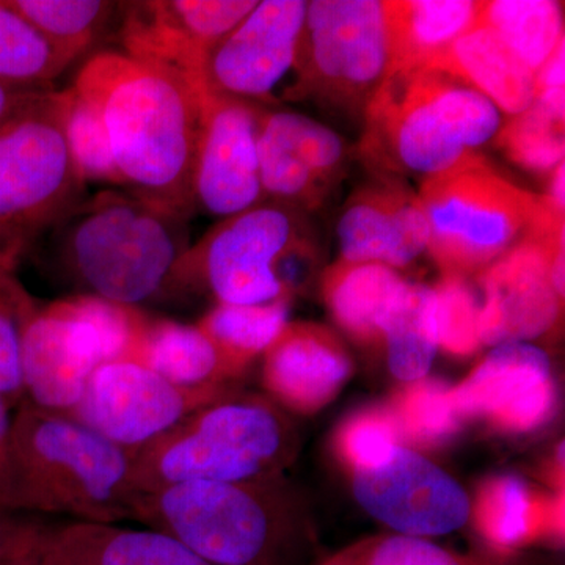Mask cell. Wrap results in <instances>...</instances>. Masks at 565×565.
<instances>
[{
  "instance_id": "1",
  "label": "cell",
  "mask_w": 565,
  "mask_h": 565,
  "mask_svg": "<svg viewBox=\"0 0 565 565\" xmlns=\"http://www.w3.org/2000/svg\"><path fill=\"white\" fill-rule=\"evenodd\" d=\"M98 111L125 191L192 217L204 90L125 52H102L73 85Z\"/></svg>"
},
{
  "instance_id": "2",
  "label": "cell",
  "mask_w": 565,
  "mask_h": 565,
  "mask_svg": "<svg viewBox=\"0 0 565 565\" xmlns=\"http://www.w3.org/2000/svg\"><path fill=\"white\" fill-rule=\"evenodd\" d=\"M131 520L172 535L215 565L321 563L307 508L285 476L140 493Z\"/></svg>"
},
{
  "instance_id": "3",
  "label": "cell",
  "mask_w": 565,
  "mask_h": 565,
  "mask_svg": "<svg viewBox=\"0 0 565 565\" xmlns=\"http://www.w3.org/2000/svg\"><path fill=\"white\" fill-rule=\"evenodd\" d=\"M189 221L131 192L106 189L85 196L39 247L46 245L55 269L84 296L139 308L162 296L191 245Z\"/></svg>"
},
{
  "instance_id": "4",
  "label": "cell",
  "mask_w": 565,
  "mask_h": 565,
  "mask_svg": "<svg viewBox=\"0 0 565 565\" xmlns=\"http://www.w3.org/2000/svg\"><path fill=\"white\" fill-rule=\"evenodd\" d=\"M503 115L444 71L394 70L363 114L360 161L377 178L426 180L493 141Z\"/></svg>"
},
{
  "instance_id": "5",
  "label": "cell",
  "mask_w": 565,
  "mask_h": 565,
  "mask_svg": "<svg viewBox=\"0 0 565 565\" xmlns=\"http://www.w3.org/2000/svg\"><path fill=\"white\" fill-rule=\"evenodd\" d=\"M299 448L292 416L266 394L237 386L132 452L134 490L140 494L188 482L278 478Z\"/></svg>"
},
{
  "instance_id": "6",
  "label": "cell",
  "mask_w": 565,
  "mask_h": 565,
  "mask_svg": "<svg viewBox=\"0 0 565 565\" xmlns=\"http://www.w3.org/2000/svg\"><path fill=\"white\" fill-rule=\"evenodd\" d=\"M13 476L17 511L106 525L132 519V452L28 401L14 408Z\"/></svg>"
},
{
  "instance_id": "7",
  "label": "cell",
  "mask_w": 565,
  "mask_h": 565,
  "mask_svg": "<svg viewBox=\"0 0 565 565\" xmlns=\"http://www.w3.org/2000/svg\"><path fill=\"white\" fill-rule=\"evenodd\" d=\"M427 252L444 275L484 273L530 239L564 230V214L546 196L520 188L481 152L422 181Z\"/></svg>"
},
{
  "instance_id": "8",
  "label": "cell",
  "mask_w": 565,
  "mask_h": 565,
  "mask_svg": "<svg viewBox=\"0 0 565 565\" xmlns=\"http://www.w3.org/2000/svg\"><path fill=\"white\" fill-rule=\"evenodd\" d=\"M70 88L36 92L0 121V266L17 273L85 199L65 132Z\"/></svg>"
},
{
  "instance_id": "9",
  "label": "cell",
  "mask_w": 565,
  "mask_h": 565,
  "mask_svg": "<svg viewBox=\"0 0 565 565\" xmlns=\"http://www.w3.org/2000/svg\"><path fill=\"white\" fill-rule=\"evenodd\" d=\"M148 316L93 296L41 303L22 333L24 401L70 414L103 363L128 360Z\"/></svg>"
},
{
  "instance_id": "10",
  "label": "cell",
  "mask_w": 565,
  "mask_h": 565,
  "mask_svg": "<svg viewBox=\"0 0 565 565\" xmlns=\"http://www.w3.org/2000/svg\"><path fill=\"white\" fill-rule=\"evenodd\" d=\"M315 239L305 212L264 202L222 218L173 267L162 296L206 292L217 303L291 300L277 280L281 259Z\"/></svg>"
},
{
  "instance_id": "11",
  "label": "cell",
  "mask_w": 565,
  "mask_h": 565,
  "mask_svg": "<svg viewBox=\"0 0 565 565\" xmlns=\"http://www.w3.org/2000/svg\"><path fill=\"white\" fill-rule=\"evenodd\" d=\"M392 71L385 2H308L294 102L315 99L363 120L367 103Z\"/></svg>"
},
{
  "instance_id": "12",
  "label": "cell",
  "mask_w": 565,
  "mask_h": 565,
  "mask_svg": "<svg viewBox=\"0 0 565 565\" xmlns=\"http://www.w3.org/2000/svg\"><path fill=\"white\" fill-rule=\"evenodd\" d=\"M307 9L303 0L258 2L207 55L203 90L266 109L294 102Z\"/></svg>"
},
{
  "instance_id": "13",
  "label": "cell",
  "mask_w": 565,
  "mask_h": 565,
  "mask_svg": "<svg viewBox=\"0 0 565 565\" xmlns=\"http://www.w3.org/2000/svg\"><path fill=\"white\" fill-rule=\"evenodd\" d=\"M241 384L185 388L132 360L96 367L79 403L66 414L128 451H139L203 405Z\"/></svg>"
},
{
  "instance_id": "14",
  "label": "cell",
  "mask_w": 565,
  "mask_h": 565,
  "mask_svg": "<svg viewBox=\"0 0 565 565\" xmlns=\"http://www.w3.org/2000/svg\"><path fill=\"white\" fill-rule=\"evenodd\" d=\"M352 493L367 515L412 537L456 533L470 523L473 509L457 479L407 445L379 467L352 471Z\"/></svg>"
},
{
  "instance_id": "15",
  "label": "cell",
  "mask_w": 565,
  "mask_h": 565,
  "mask_svg": "<svg viewBox=\"0 0 565 565\" xmlns=\"http://www.w3.org/2000/svg\"><path fill=\"white\" fill-rule=\"evenodd\" d=\"M264 109L204 92L193 167V212L222 221L266 202L258 159Z\"/></svg>"
},
{
  "instance_id": "16",
  "label": "cell",
  "mask_w": 565,
  "mask_h": 565,
  "mask_svg": "<svg viewBox=\"0 0 565 565\" xmlns=\"http://www.w3.org/2000/svg\"><path fill=\"white\" fill-rule=\"evenodd\" d=\"M256 6V0L121 3L122 52L202 87L207 55Z\"/></svg>"
},
{
  "instance_id": "17",
  "label": "cell",
  "mask_w": 565,
  "mask_h": 565,
  "mask_svg": "<svg viewBox=\"0 0 565 565\" xmlns=\"http://www.w3.org/2000/svg\"><path fill=\"white\" fill-rule=\"evenodd\" d=\"M564 230L530 239L479 274L484 305L479 311L482 344L531 343L552 332L563 315L564 297L552 280Z\"/></svg>"
},
{
  "instance_id": "18",
  "label": "cell",
  "mask_w": 565,
  "mask_h": 565,
  "mask_svg": "<svg viewBox=\"0 0 565 565\" xmlns=\"http://www.w3.org/2000/svg\"><path fill=\"white\" fill-rule=\"evenodd\" d=\"M460 418H479L509 434L544 426L556 411L552 363L531 343L501 344L452 386Z\"/></svg>"
},
{
  "instance_id": "19",
  "label": "cell",
  "mask_w": 565,
  "mask_h": 565,
  "mask_svg": "<svg viewBox=\"0 0 565 565\" xmlns=\"http://www.w3.org/2000/svg\"><path fill=\"white\" fill-rule=\"evenodd\" d=\"M343 262L404 269L429 247V222L404 181L374 177L353 192L338 222Z\"/></svg>"
},
{
  "instance_id": "20",
  "label": "cell",
  "mask_w": 565,
  "mask_h": 565,
  "mask_svg": "<svg viewBox=\"0 0 565 565\" xmlns=\"http://www.w3.org/2000/svg\"><path fill=\"white\" fill-rule=\"evenodd\" d=\"M353 374L343 341L315 322H288L263 355V388L289 415H315L337 399Z\"/></svg>"
},
{
  "instance_id": "21",
  "label": "cell",
  "mask_w": 565,
  "mask_h": 565,
  "mask_svg": "<svg viewBox=\"0 0 565 565\" xmlns=\"http://www.w3.org/2000/svg\"><path fill=\"white\" fill-rule=\"evenodd\" d=\"M36 565H215L151 527L70 522L47 525Z\"/></svg>"
},
{
  "instance_id": "22",
  "label": "cell",
  "mask_w": 565,
  "mask_h": 565,
  "mask_svg": "<svg viewBox=\"0 0 565 565\" xmlns=\"http://www.w3.org/2000/svg\"><path fill=\"white\" fill-rule=\"evenodd\" d=\"M471 520L500 555L537 539L559 541L564 537V493L542 497L519 476H493L476 494Z\"/></svg>"
},
{
  "instance_id": "23",
  "label": "cell",
  "mask_w": 565,
  "mask_h": 565,
  "mask_svg": "<svg viewBox=\"0 0 565 565\" xmlns=\"http://www.w3.org/2000/svg\"><path fill=\"white\" fill-rule=\"evenodd\" d=\"M429 68L444 71L470 85L505 117L523 114L537 98L534 71L500 35L478 22Z\"/></svg>"
},
{
  "instance_id": "24",
  "label": "cell",
  "mask_w": 565,
  "mask_h": 565,
  "mask_svg": "<svg viewBox=\"0 0 565 565\" xmlns=\"http://www.w3.org/2000/svg\"><path fill=\"white\" fill-rule=\"evenodd\" d=\"M392 267L338 259L321 277L323 302L333 321L355 343H382V327L405 286Z\"/></svg>"
},
{
  "instance_id": "25",
  "label": "cell",
  "mask_w": 565,
  "mask_h": 565,
  "mask_svg": "<svg viewBox=\"0 0 565 565\" xmlns=\"http://www.w3.org/2000/svg\"><path fill=\"white\" fill-rule=\"evenodd\" d=\"M471 0H385L394 70L429 68L478 22Z\"/></svg>"
},
{
  "instance_id": "26",
  "label": "cell",
  "mask_w": 565,
  "mask_h": 565,
  "mask_svg": "<svg viewBox=\"0 0 565 565\" xmlns=\"http://www.w3.org/2000/svg\"><path fill=\"white\" fill-rule=\"evenodd\" d=\"M129 360L185 388L237 384L196 323L148 319Z\"/></svg>"
},
{
  "instance_id": "27",
  "label": "cell",
  "mask_w": 565,
  "mask_h": 565,
  "mask_svg": "<svg viewBox=\"0 0 565 565\" xmlns=\"http://www.w3.org/2000/svg\"><path fill=\"white\" fill-rule=\"evenodd\" d=\"M382 343L397 381L412 384L429 375L438 349L434 288L405 282L382 327Z\"/></svg>"
},
{
  "instance_id": "28",
  "label": "cell",
  "mask_w": 565,
  "mask_h": 565,
  "mask_svg": "<svg viewBox=\"0 0 565 565\" xmlns=\"http://www.w3.org/2000/svg\"><path fill=\"white\" fill-rule=\"evenodd\" d=\"M289 302L281 299L262 305L215 303L196 323L217 348L234 381L264 355L285 329Z\"/></svg>"
},
{
  "instance_id": "29",
  "label": "cell",
  "mask_w": 565,
  "mask_h": 565,
  "mask_svg": "<svg viewBox=\"0 0 565 565\" xmlns=\"http://www.w3.org/2000/svg\"><path fill=\"white\" fill-rule=\"evenodd\" d=\"M478 24L500 35L535 74L564 41L563 3L553 0L481 2Z\"/></svg>"
},
{
  "instance_id": "30",
  "label": "cell",
  "mask_w": 565,
  "mask_h": 565,
  "mask_svg": "<svg viewBox=\"0 0 565 565\" xmlns=\"http://www.w3.org/2000/svg\"><path fill=\"white\" fill-rule=\"evenodd\" d=\"M66 61L85 54L110 24L121 3L103 0H3Z\"/></svg>"
},
{
  "instance_id": "31",
  "label": "cell",
  "mask_w": 565,
  "mask_h": 565,
  "mask_svg": "<svg viewBox=\"0 0 565 565\" xmlns=\"http://www.w3.org/2000/svg\"><path fill=\"white\" fill-rule=\"evenodd\" d=\"M70 65L24 18L0 0V84L46 90Z\"/></svg>"
},
{
  "instance_id": "32",
  "label": "cell",
  "mask_w": 565,
  "mask_h": 565,
  "mask_svg": "<svg viewBox=\"0 0 565 565\" xmlns=\"http://www.w3.org/2000/svg\"><path fill=\"white\" fill-rule=\"evenodd\" d=\"M388 408L399 427L403 444L407 441L418 448L445 444L459 433L463 422L452 401L451 388L437 379L424 377L405 384Z\"/></svg>"
},
{
  "instance_id": "33",
  "label": "cell",
  "mask_w": 565,
  "mask_h": 565,
  "mask_svg": "<svg viewBox=\"0 0 565 565\" xmlns=\"http://www.w3.org/2000/svg\"><path fill=\"white\" fill-rule=\"evenodd\" d=\"M564 122L535 102L530 109L505 122L493 141L522 169L553 173L564 163Z\"/></svg>"
},
{
  "instance_id": "34",
  "label": "cell",
  "mask_w": 565,
  "mask_h": 565,
  "mask_svg": "<svg viewBox=\"0 0 565 565\" xmlns=\"http://www.w3.org/2000/svg\"><path fill=\"white\" fill-rule=\"evenodd\" d=\"M39 307L17 275L0 266V396L13 411L24 401L22 333Z\"/></svg>"
},
{
  "instance_id": "35",
  "label": "cell",
  "mask_w": 565,
  "mask_h": 565,
  "mask_svg": "<svg viewBox=\"0 0 565 565\" xmlns=\"http://www.w3.org/2000/svg\"><path fill=\"white\" fill-rule=\"evenodd\" d=\"M66 140L71 158L82 180L93 184L109 185L110 189H125V182L114 156H111L109 137L98 111L90 103L70 87V103L65 117Z\"/></svg>"
},
{
  "instance_id": "36",
  "label": "cell",
  "mask_w": 565,
  "mask_h": 565,
  "mask_svg": "<svg viewBox=\"0 0 565 565\" xmlns=\"http://www.w3.org/2000/svg\"><path fill=\"white\" fill-rule=\"evenodd\" d=\"M337 556L345 565H501L451 552L435 544L433 539L394 533L363 539Z\"/></svg>"
},
{
  "instance_id": "37",
  "label": "cell",
  "mask_w": 565,
  "mask_h": 565,
  "mask_svg": "<svg viewBox=\"0 0 565 565\" xmlns=\"http://www.w3.org/2000/svg\"><path fill=\"white\" fill-rule=\"evenodd\" d=\"M434 294L438 348L457 356L478 351L482 345L481 307L470 285L462 277L444 275Z\"/></svg>"
},
{
  "instance_id": "38",
  "label": "cell",
  "mask_w": 565,
  "mask_h": 565,
  "mask_svg": "<svg viewBox=\"0 0 565 565\" xmlns=\"http://www.w3.org/2000/svg\"><path fill=\"white\" fill-rule=\"evenodd\" d=\"M401 445L403 437L388 407L356 412L345 419L334 438L338 455L352 471L379 467Z\"/></svg>"
},
{
  "instance_id": "39",
  "label": "cell",
  "mask_w": 565,
  "mask_h": 565,
  "mask_svg": "<svg viewBox=\"0 0 565 565\" xmlns=\"http://www.w3.org/2000/svg\"><path fill=\"white\" fill-rule=\"evenodd\" d=\"M274 114L308 169L333 191L343 180L349 161L345 141L333 129L302 114L281 109H274Z\"/></svg>"
},
{
  "instance_id": "40",
  "label": "cell",
  "mask_w": 565,
  "mask_h": 565,
  "mask_svg": "<svg viewBox=\"0 0 565 565\" xmlns=\"http://www.w3.org/2000/svg\"><path fill=\"white\" fill-rule=\"evenodd\" d=\"M47 523L0 504V565H36Z\"/></svg>"
},
{
  "instance_id": "41",
  "label": "cell",
  "mask_w": 565,
  "mask_h": 565,
  "mask_svg": "<svg viewBox=\"0 0 565 565\" xmlns=\"http://www.w3.org/2000/svg\"><path fill=\"white\" fill-rule=\"evenodd\" d=\"M537 84V98L546 110L552 111L557 118H565V43L559 44L552 57L535 74Z\"/></svg>"
},
{
  "instance_id": "42",
  "label": "cell",
  "mask_w": 565,
  "mask_h": 565,
  "mask_svg": "<svg viewBox=\"0 0 565 565\" xmlns=\"http://www.w3.org/2000/svg\"><path fill=\"white\" fill-rule=\"evenodd\" d=\"M13 408L0 396V504L14 509Z\"/></svg>"
},
{
  "instance_id": "43",
  "label": "cell",
  "mask_w": 565,
  "mask_h": 565,
  "mask_svg": "<svg viewBox=\"0 0 565 565\" xmlns=\"http://www.w3.org/2000/svg\"><path fill=\"white\" fill-rule=\"evenodd\" d=\"M36 92L40 90L10 87V85L0 84V121L6 120L10 114H13V111L28 102L29 98H32Z\"/></svg>"
},
{
  "instance_id": "44",
  "label": "cell",
  "mask_w": 565,
  "mask_h": 565,
  "mask_svg": "<svg viewBox=\"0 0 565 565\" xmlns=\"http://www.w3.org/2000/svg\"><path fill=\"white\" fill-rule=\"evenodd\" d=\"M552 206L557 212L564 214L565 212V169L564 163L553 172L552 182H550L548 195H545Z\"/></svg>"
},
{
  "instance_id": "45",
  "label": "cell",
  "mask_w": 565,
  "mask_h": 565,
  "mask_svg": "<svg viewBox=\"0 0 565 565\" xmlns=\"http://www.w3.org/2000/svg\"><path fill=\"white\" fill-rule=\"evenodd\" d=\"M318 565H345L343 561L340 559L337 555L329 557V559H322Z\"/></svg>"
}]
</instances>
